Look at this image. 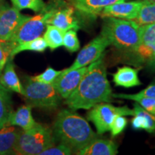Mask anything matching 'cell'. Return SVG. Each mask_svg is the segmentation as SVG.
<instances>
[{"mask_svg": "<svg viewBox=\"0 0 155 155\" xmlns=\"http://www.w3.org/2000/svg\"><path fill=\"white\" fill-rule=\"evenodd\" d=\"M105 54L88 65L77 88L65 99V104L70 109H90L100 103L113 101L112 90L107 78L104 62Z\"/></svg>", "mask_w": 155, "mask_h": 155, "instance_id": "1", "label": "cell"}, {"mask_svg": "<svg viewBox=\"0 0 155 155\" xmlns=\"http://www.w3.org/2000/svg\"><path fill=\"white\" fill-rule=\"evenodd\" d=\"M53 134L55 142L69 147L74 154L99 137L84 118L71 109H63L58 113Z\"/></svg>", "mask_w": 155, "mask_h": 155, "instance_id": "2", "label": "cell"}, {"mask_svg": "<svg viewBox=\"0 0 155 155\" xmlns=\"http://www.w3.org/2000/svg\"><path fill=\"white\" fill-rule=\"evenodd\" d=\"M101 34L119 51H127L138 45L141 39V26L134 21L116 17H104Z\"/></svg>", "mask_w": 155, "mask_h": 155, "instance_id": "3", "label": "cell"}, {"mask_svg": "<svg viewBox=\"0 0 155 155\" xmlns=\"http://www.w3.org/2000/svg\"><path fill=\"white\" fill-rule=\"evenodd\" d=\"M62 0H56L40 12V14L33 17H28L17 28L9 42H6L12 51V49L23 42L30 41L41 36L48 25V21L53 15L57 7L61 5Z\"/></svg>", "mask_w": 155, "mask_h": 155, "instance_id": "4", "label": "cell"}, {"mask_svg": "<svg viewBox=\"0 0 155 155\" xmlns=\"http://www.w3.org/2000/svg\"><path fill=\"white\" fill-rule=\"evenodd\" d=\"M55 144L53 130L47 126L37 123L28 130H21L15 146V153L20 155H40Z\"/></svg>", "mask_w": 155, "mask_h": 155, "instance_id": "5", "label": "cell"}, {"mask_svg": "<svg viewBox=\"0 0 155 155\" xmlns=\"http://www.w3.org/2000/svg\"><path fill=\"white\" fill-rule=\"evenodd\" d=\"M24 96L28 105L46 110L58 108L61 96L53 84H46L27 78L24 85Z\"/></svg>", "mask_w": 155, "mask_h": 155, "instance_id": "6", "label": "cell"}, {"mask_svg": "<svg viewBox=\"0 0 155 155\" xmlns=\"http://www.w3.org/2000/svg\"><path fill=\"white\" fill-rule=\"evenodd\" d=\"M155 58V22L141 26V39L135 48L120 51L119 61L120 63L141 66L149 61Z\"/></svg>", "mask_w": 155, "mask_h": 155, "instance_id": "7", "label": "cell"}, {"mask_svg": "<svg viewBox=\"0 0 155 155\" xmlns=\"http://www.w3.org/2000/svg\"><path fill=\"white\" fill-rule=\"evenodd\" d=\"M134 116L133 109L127 106L116 107L106 103H100L90 108L87 114V119L94 123L97 134L102 135L110 131V125L117 116Z\"/></svg>", "mask_w": 155, "mask_h": 155, "instance_id": "8", "label": "cell"}, {"mask_svg": "<svg viewBox=\"0 0 155 155\" xmlns=\"http://www.w3.org/2000/svg\"><path fill=\"white\" fill-rule=\"evenodd\" d=\"M28 17L8 4H0V43L9 42L19 25Z\"/></svg>", "mask_w": 155, "mask_h": 155, "instance_id": "9", "label": "cell"}, {"mask_svg": "<svg viewBox=\"0 0 155 155\" xmlns=\"http://www.w3.org/2000/svg\"><path fill=\"white\" fill-rule=\"evenodd\" d=\"M110 45L109 40L100 34L82 48L75 58L74 63L68 69L73 70L89 65L97 61Z\"/></svg>", "mask_w": 155, "mask_h": 155, "instance_id": "10", "label": "cell"}, {"mask_svg": "<svg viewBox=\"0 0 155 155\" xmlns=\"http://www.w3.org/2000/svg\"><path fill=\"white\" fill-rule=\"evenodd\" d=\"M88 69V65L73 70L65 68L62 71L53 83L62 98L66 99L72 94Z\"/></svg>", "mask_w": 155, "mask_h": 155, "instance_id": "11", "label": "cell"}, {"mask_svg": "<svg viewBox=\"0 0 155 155\" xmlns=\"http://www.w3.org/2000/svg\"><path fill=\"white\" fill-rule=\"evenodd\" d=\"M48 25L57 27L63 31L71 29H80L79 22L75 16V9L73 6H67L62 2L48 21Z\"/></svg>", "mask_w": 155, "mask_h": 155, "instance_id": "12", "label": "cell"}, {"mask_svg": "<svg viewBox=\"0 0 155 155\" xmlns=\"http://www.w3.org/2000/svg\"><path fill=\"white\" fill-rule=\"evenodd\" d=\"M143 0L131 2H120L108 6L101 12V17H116V18L133 20L136 18L142 5Z\"/></svg>", "mask_w": 155, "mask_h": 155, "instance_id": "13", "label": "cell"}, {"mask_svg": "<svg viewBox=\"0 0 155 155\" xmlns=\"http://www.w3.org/2000/svg\"><path fill=\"white\" fill-rule=\"evenodd\" d=\"M78 12L87 16L100 15L105 7L126 0H67Z\"/></svg>", "mask_w": 155, "mask_h": 155, "instance_id": "14", "label": "cell"}, {"mask_svg": "<svg viewBox=\"0 0 155 155\" xmlns=\"http://www.w3.org/2000/svg\"><path fill=\"white\" fill-rule=\"evenodd\" d=\"M78 155H116L117 146L113 141L99 137L75 153Z\"/></svg>", "mask_w": 155, "mask_h": 155, "instance_id": "15", "label": "cell"}, {"mask_svg": "<svg viewBox=\"0 0 155 155\" xmlns=\"http://www.w3.org/2000/svg\"><path fill=\"white\" fill-rule=\"evenodd\" d=\"M134 118L131 127L135 130H144L150 134H155V115L149 113L139 105L134 104Z\"/></svg>", "mask_w": 155, "mask_h": 155, "instance_id": "16", "label": "cell"}, {"mask_svg": "<svg viewBox=\"0 0 155 155\" xmlns=\"http://www.w3.org/2000/svg\"><path fill=\"white\" fill-rule=\"evenodd\" d=\"M0 83L9 91L24 95V87L15 72V65L12 60L8 59L0 74Z\"/></svg>", "mask_w": 155, "mask_h": 155, "instance_id": "17", "label": "cell"}, {"mask_svg": "<svg viewBox=\"0 0 155 155\" xmlns=\"http://www.w3.org/2000/svg\"><path fill=\"white\" fill-rule=\"evenodd\" d=\"M139 68L129 66L119 68L113 74V82L116 86L132 88L140 86L141 82L139 78Z\"/></svg>", "mask_w": 155, "mask_h": 155, "instance_id": "18", "label": "cell"}, {"mask_svg": "<svg viewBox=\"0 0 155 155\" xmlns=\"http://www.w3.org/2000/svg\"><path fill=\"white\" fill-rule=\"evenodd\" d=\"M20 131L15 126L5 125L0 129V155L15 154V146Z\"/></svg>", "mask_w": 155, "mask_h": 155, "instance_id": "19", "label": "cell"}, {"mask_svg": "<svg viewBox=\"0 0 155 155\" xmlns=\"http://www.w3.org/2000/svg\"><path fill=\"white\" fill-rule=\"evenodd\" d=\"M32 108L29 105L19 107L16 111L11 114L6 125L17 126L24 131L32 128L37 122L32 115Z\"/></svg>", "mask_w": 155, "mask_h": 155, "instance_id": "20", "label": "cell"}, {"mask_svg": "<svg viewBox=\"0 0 155 155\" xmlns=\"http://www.w3.org/2000/svg\"><path fill=\"white\" fill-rule=\"evenodd\" d=\"M10 92L0 83V129L7 124L13 112Z\"/></svg>", "mask_w": 155, "mask_h": 155, "instance_id": "21", "label": "cell"}, {"mask_svg": "<svg viewBox=\"0 0 155 155\" xmlns=\"http://www.w3.org/2000/svg\"><path fill=\"white\" fill-rule=\"evenodd\" d=\"M133 21L139 26L155 22V2L143 0L142 5Z\"/></svg>", "mask_w": 155, "mask_h": 155, "instance_id": "22", "label": "cell"}, {"mask_svg": "<svg viewBox=\"0 0 155 155\" xmlns=\"http://www.w3.org/2000/svg\"><path fill=\"white\" fill-rule=\"evenodd\" d=\"M47 48L48 45L45 39L42 37H39L38 38L30 40V41L23 42L22 44L17 45L9 53V59L12 60L15 55L21 53V52L28 51H28H35L42 53L47 49Z\"/></svg>", "mask_w": 155, "mask_h": 155, "instance_id": "23", "label": "cell"}, {"mask_svg": "<svg viewBox=\"0 0 155 155\" xmlns=\"http://www.w3.org/2000/svg\"><path fill=\"white\" fill-rule=\"evenodd\" d=\"M45 29L43 38L48 47L51 50H54L63 46L65 31L51 25H48Z\"/></svg>", "mask_w": 155, "mask_h": 155, "instance_id": "24", "label": "cell"}, {"mask_svg": "<svg viewBox=\"0 0 155 155\" xmlns=\"http://www.w3.org/2000/svg\"><path fill=\"white\" fill-rule=\"evenodd\" d=\"M13 7L19 9H30L35 12H40L45 7L43 0H10Z\"/></svg>", "mask_w": 155, "mask_h": 155, "instance_id": "25", "label": "cell"}, {"mask_svg": "<svg viewBox=\"0 0 155 155\" xmlns=\"http://www.w3.org/2000/svg\"><path fill=\"white\" fill-rule=\"evenodd\" d=\"M63 45L71 53H74L80 49V41L78 38L77 30L71 29L65 31Z\"/></svg>", "mask_w": 155, "mask_h": 155, "instance_id": "26", "label": "cell"}, {"mask_svg": "<svg viewBox=\"0 0 155 155\" xmlns=\"http://www.w3.org/2000/svg\"><path fill=\"white\" fill-rule=\"evenodd\" d=\"M61 72L62 71H56L53 68L49 67L43 73L36 75V76L32 77V78L38 82L46 83V84H53Z\"/></svg>", "mask_w": 155, "mask_h": 155, "instance_id": "27", "label": "cell"}, {"mask_svg": "<svg viewBox=\"0 0 155 155\" xmlns=\"http://www.w3.org/2000/svg\"><path fill=\"white\" fill-rule=\"evenodd\" d=\"M128 124L127 119L125 116H117L114 118L110 125V131L113 137L119 135L125 129Z\"/></svg>", "mask_w": 155, "mask_h": 155, "instance_id": "28", "label": "cell"}, {"mask_svg": "<svg viewBox=\"0 0 155 155\" xmlns=\"http://www.w3.org/2000/svg\"><path fill=\"white\" fill-rule=\"evenodd\" d=\"M73 154V150L69 147L59 143L58 146L54 145L50 147L40 153V155H70Z\"/></svg>", "mask_w": 155, "mask_h": 155, "instance_id": "29", "label": "cell"}, {"mask_svg": "<svg viewBox=\"0 0 155 155\" xmlns=\"http://www.w3.org/2000/svg\"><path fill=\"white\" fill-rule=\"evenodd\" d=\"M10 50L6 44L0 43V74L8 61Z\"/></svg>", "mask_w": 155, "mask_h": 155, "instance_id": "30", "label": "cell"}, {"mask_svg": "<svg viewBox=\"0 0 155 155\" xmlns=\"http://www.w3.org/2000/svg\"><path fill=\"white\" fill-rule=\"evenodd\" d=\"M135 94L139 96H150L155 98V79L146 88Z\"/></svg>", "mask_w": 155, "mask_h": 155, "instance_id": "31", "label": "cell"}, {"mask_svg": "<svg viewBox=\"0 0 155 155\" xmlns=\"http://www.w3.org/2000/svg\"><path fill=\"white\" fill-rule=\"evenodd\" d=\"M145 65H146L147 69L149 71L152 73H155V58H152L150 61H149L147 63H146Z\"/></svg>", "mask_w": 155, "mask_h": 155, "instance_id": "32", "label": "cell"}, {"mask_svg": "<svg viewBox=\"0 0 155 155\" xmlns=\"http://www.w3.org/2000/svg\"><path fill=\"white\" fill-rule=\"evenodd\" d=\"M150 1H152V2H155V0H150Z\"/></svg>", "mask_w": 155, "mask_h": 155, "instance_id": "33", "label": "cell"}, {"mask_svg": "<svg viewBox=\"0 0 155 155\" xmlns=\"http://www.w3.org/2000/svg\"><path fill=\"white\" fill-rule=\"evenodd\" d=\"M2 3V0H0V4H1Z\"/></svg>", "mask_w": 155, "mask_h": 155, "instance_id": "34", "label": "cell"}]
</instances>
